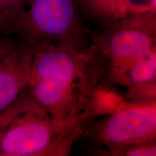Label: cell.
I'll return each mask as SVG.
<instances>
[{
    "mask_svg": "<svg viewBox=\"0 0 156 156\" xmlns=\"http://www.w3.org/2000/svg\"><path fill=\"white\" fill-rule=\"evenodd\" d=\"M28 88L39 106L64 128L88 126L122 100L101 84L103 57L91 44H48L34 49Z\"/></svg>",
    "mask_w": 156,
    "mask_h": 156,
    "instance_id": "obj_1",
    "label": "cell"
},
{
    "mask_svg": "<svg viewBox=\"0 0 156 156\" xmlns=\"http://www.w3.org/2000/svg\"><path fill=\"white\" fill-rule=\"evenodd\" d=\"M76 0H25L0 31L33 49L48 44L87 48L90 31L82 20Z\"/></svg>",
    "mask_w": 156,
    "mask_h": 156,
    "instance_id": "obj_2",
    "label": "cell"
},
{
    "mask_svg": "<svg viewBox=\"0 0 156 156\" xmlns=\"http://www.w3.org/2000/svg\"><path fill=\"white\" fill-rule=\"evenodd\" d=\"M85 130L62 127L38 105L10 122L0 139V156L68 155Z\"/></svg>",
    "mask_w": 156,
    "mask_h": 156,
    "instance_id": "obj_3",
    "label": "cell"
},
{
    "mask_svg": "<svg viewBox=\"0 0 156 156\" xmlns=\"http://www.w3.org/2000/svg\"><path fill=\"white\" fill-rule=\"evenodd\" d=\"M103 26L101 33L90 35L93 47L108 62V79L116 85L134 62L156 48V12L129 13Z\"/></svg>",
    "mask_w": 156,
    "mask_h": 156,
    "instance_id": "obj_4",
    "label": "cell"
},
{
    "mask_svg": "<svg viewBox=\"0 0 156 156\" xmlns=\"http://www.w3.org/2000/svg\"><path fill=\"white\" fill-rule=\"evenodd\" d=\"M106 114L84 133L98 147L93 152L96 155L108 156L129 146L155 141L156 102L121 100Z\"/></svg>",
    "mask_w": 156,
    "mask_h": 156,
    "instance_id": "obj_5",
    "label": "cell"
},
{
    "mask_svg": "<svg viewBox=\"0 0 156 156\" xmlns=\"http://www.w3.org/2000/svg\"><path fill=\"white\" fill-rule=\"evenodd\" d=\"M34 51L11 36L0 41V112L28 88Z\"/></svg>",
    "mask_w": 156,
    "mask_h": 156,
    "instance_id": "obj_6",
    "label": "cell"
},
{
    "mask_svg": "<svg viewBox=\"0 0 156 156\" xmlns=\"http://www.w3.org/2000/svg\"><path fill=\"white\" fill-rule=\"evenodd\" d=\"M156 83V49L134 62L116 85L126 89Z\"/></svg>",
    "mask_w": 156,
    "mask_h": 156,
    "instance_id": "obj_7",
    "label": "cell"
},
{
    "mask_svg": "<svg viewBox=\"0 0 156 156\" xmlns=\"http://www.w3.org/2000/svg\"><path fill=\"white\" fill-rule=\"evenodd\" d=\"M80 11L93 20L105 25L126 15L122 0H76Z\"/></svg>",
    "mask_w": 156,
    "mask_h": 156,
    "instance_id": "obj_8",
    "label": "cell"
},
{
    "mask_svg": "<svg viewBox=\"0 0 156 156\" xmlns=\"http://www.w3.org/2000/svg\"><path fill=\"white\" fill-rule=\"evenodd\" d=\"M38 106L28 88L21 94L10 106L0 112V139L5 129L15 117L33 107Z\"/></svg>",
    "mask_w": 156,
    "mask_h": 156,
    "instance_id": "obj_9",
    "label": "cell"
},
{
    "mask_svg": "<svg viewBox=\"0 0 156 156\" xmlns=\"http://www.w3.org/2000/svg\"><path fill=\"white\" fill-rule=\"evenodd\" d=\"M156 155L155 142H145L129 146L123 149L114 151L108 156H153Z\"/></svg>",
    "mask_w": 156,
    "mask_h": 156,
    "instance_id": "obj_10",
    "label": "cell"
},
{
    "mask_svg": "<svg viewBox=\"0 0 156 156\" xmlns=\"http://www.w3.org/2000/svg\"><path fill=\"white\" fill-rule=\"evenodd\" d=\"M126 14L155 11V0H122Z\"/></svg>",
    "mask_w": 156,
    "mask_h": 156,
    "instance_id": "obj_11",
    "label": "cell"
},
{
    "mask_svg": "<svg viewBox=\"0 0 156 156\" xmlns=\"http://www.w3.org/2000/svg\"><path fill=\"white\" fill-rule=\"evenodd\" d=\"M25 2V0H0V25L14 16Z\"/></svg>",
    "mask_w": 156,
    "mask_h": 156,
    "instance_id": "obj_12",
    "label": "cell"
}]
</instances>
